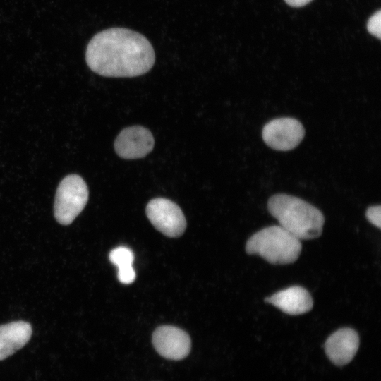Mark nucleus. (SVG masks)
<instances>
[{"label": "nucleus", "instance_id": "obj_4", "mask_svg": "<svg viewBox=\"0 0 381 381\" xmlns=\"http://www.w3.org/2000/svg\"><path fill=\"white\" fill-rule=\"evenodd\" d=\"M88 195L87 184L80 176H66L55 195L54 212L56 221L62 225L71 224L85 207Z\"/></svg>", "mask_w": 381, "mask_h": 381}, {"label": "nucleus", "instance_id": "obj_7", "mask_svg": "<svg viewBox=\"0 0 381 381\" xmlns=\"http://www.w3.org/2000/svg\"><path fill=\"white\" fill-rule=\"evenodd\" d=\"M152 342L161 356L173 361L184 359L191 349V340L188 334L171 325L157 327L152 334Z\"/></svg>", "mask_w": 381, "mask_h": 381}, {"label": "nucleus", "instance_id": "obj_5", "mask_svg": "<svg viewBox=\"0 0 381 381\" xmlns=\"http://www.w3.org/2000/svg\"><path fill=\"white\" fill-rule=\"evenodd\" d=\"M145 212L154 227L167 236L179 237L186 228V220L181 209L169 199L157 198L151 200Z\"/></svg>", "mask_w": 381, "mask_h": 381}, {"label": "nucleus", "instance_id": "obj_11", "mask_svg": "<svg viewBox=\"0 0 381 381\" xmlns=\"http://www.w3.org/2000/svg\"><path fill=\"white\" fill-rule=\"evenodd\" d=\"M32 332L30 324L24 321L0 325V361L23 348L30 340Z\"/></svg>", "mask_w": 381, "mask_h": 381}, {"label": "nucleus", "instance_id": "obj_2", "mask_svg": "<svg viewBox=\"0 0 381 381\" xmlns=\"http://www.w3.org/2000/svg\"><path fill=\"white\" fill-rule=\"evenodd\" d=\"M267 208L279 226L299 240L314 239L322 234L325 222L322 212L299 198L275 194L269 199Z\"/></svg>", "mask_w": 381, "mask_h": 381}, {"label": "nucleus", "instance_id": "obj_10", "mask_svg": "<svg viewBox=\"0 0 381 381\" xmlns=\"http://www.w3.org/2000/svg\"><path fill=\"white\" fill-rule=\"evenodd\" d=\"M265 302L291 315L308 313L313 306L311 295L305 288L300 286H292L279 291L265 298Z\"/></svg>", "mask_w": 381, "mask_h": 381}, {"label": "nucleus", "instance_id": "obj_14", "mask_svg": "<svg viewBox=\"0 0 381 381\" xmlns=\"http://www.w3.org/2000/svg\"><path fill=\"white\" fill-rule=\"evenodd\" d=\"M367 219L377 228H381V207L380 205H373L369 207L365 212Z\"/></svg>", "mask_w": 381, "mask_h": 381}, {"label": "nucleus", "instance_id": "obj_12", "mask_svg": "<svg viewBox=\"0 0 381 381\" xmlns=\"http://www.w3.org/2000/svg\"><path fill=\"white\" fill-rule=\"evenodd\" d=\"M109 257L110 262L118 267L119 281L125 284L133 282L136 274L133 267V251L126 246H119L111 250Z\"/></svg>", "mask_w": 381, "mask_h": 381}, {"label": "nucleus", "instance_id": "obj_1", "mask_svg": "<svg viewBox=\"0 0 381 381\" xmlns=\"http://www.w3.org/2000/svg\"><path fill=\"white\" fill-rule=\"evenodd\" d=\"M85 60L89 68L100 75L135 77L152 68L155 54L150 42L140 33L125 28H111L90 40Z\"/></svg>", "mask_w": 381, "mask_h": 381}, {"label": "nucleus", "instance_id": "obj_9", "mask_svg": "<svg viewBox=\"0 0 381 381\" xmlns=\"http://www.w3.org/2000/svg\"><path fill=\"white\" fill-rule=\"evenodd\" d=\"M359 347V337L356 330L349 327L341 328L332 333L325 343V353L337 365L349 363Z\"/></svg>", "mask_w": 381, "mask_h": 381}, {"label": "nucleus", "instance_id": "obj_3", "mask_svg": "<svg viewBox=\"0 0 381 381\" xmlns=\"http://www.w3.org/2000/svg\"><path fill=\"white\" fill-rule=\"evenodd\" d=\"M302 249L301 241L281 226L265 227L252 235L246 244L249 255H259L274 265L294 262Z\"/></svg>", "mask_w": 381, "mask_h": 381}, {"label": "nucleus", "instance_id": "obj_15", "mask_svg": "<svg viewBox=\"0 0 381 381\" xmlns=\"http://www.w3.org/2000/svg\"><path fill=\"white\" fill-rule=\"evenodd\" d=\"M313 0H284L291 7H302L309 4Z\"/></svg>", "mask_w": 381, "mask_h": 381}, {"label": "nucleus", "instance_id": "obj_6", "mask_svg": "<svg viewBox=\"0 0 381 381\" xmlns=\"http://www.w3.org/2000/svg\"><path fill=\"white\" fill-rule=\"evenodd\" d=\"M262 135L264 142L272 149L289 151L302 141L305 129L298 120L282 117L267 123L262 128Z\"/></svg>", "mask_w": 381, "mask_h": 381}, {"label": "nucleus", "instance_id": "obj_13", "mask_svg": "<svg viewBox=\"0 0 381 381\" xmlns=\"http://www.w3.org/2000/svg\"><path fill=\"white\" fill-rule=\"evenodd\" d=\"M367 30L373 36L381 38V11L373 13L367 22Z\"/></svg>", "mask_w": 381, "mask_h": 381}, {"label": "nucleus", "instance_id": "obj_8", "mask_svg": "<svg viewBox=\"0 0 381 381\" xmlns=\"http://www.w3.org/2000/svg\"><path fill=\"white\" fill-rule=\"evenodd\" d=\"M155 140L146 128L133 126L123 129L114 142L116 154L121 158L134 159L145 157L153 149Z\"/></svg>", "mask_w": 381, "mask_h": 381}]
</instances>
